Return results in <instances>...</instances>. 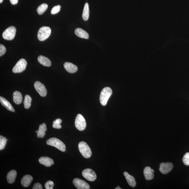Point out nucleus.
I'll return each instance as SVG.
<instances>
[{
    "label": "nucleus",
    "mask_w": 189,
    "mask_h": 189,
    "mask_svg": "<svg viewBox=\"0 0 189 189\" xmlns=\"http://www.w3.org/2000/svg\"><path fill=\"white\" fill-rule=\"evenodd\" d=\"M78 147L82 156L86 158H90L92 155V152L87 143L83 141L80 142Z\"/></svg>",
    "instance_id": "1"
},
{
    "label": "nucleus",
    "mask_w": 189,
    "mask_h": 189,
    "mask_svg": "<svg viewBox=\"0 0 189 189\" xmlns=\"http://www.w3.org/2000/svg\"><path fill=\"white\" fill-rule=\"evenodd\" d=\"M112 94V90L111 88L106 87L102 89L100 97V102L102 105H106L109 99L111 96Z\"/></svg>",
    "instance_id": "2"
},
{
    "label": "nucleus",
    "mask_w": 189,
    "mask_h": 189,
    "mask_svg": "<svg viewBox=\"0 0 189 189\" xmlns=\"http://www.w3.org/2000/svg\"><path fill=\"white\" fill-rule=\"evenodd\" d=\"M46 143L48 145L57 148L61 151L65 152L66 150V147L64 143L57 138H50L47 141Z\"/></svg>",
    "instance_id": "3"
},
{
    "label": "nucleus",
    "mask_w": 189,
    "mask_h": 189,
    "mask_svg": "<svg viewBox=\"0 0 189 189\" xmlns=\"http://www.w3.org/2000/svg\"><path fill=\"white\" fill-rule=\"evenodd\" d=\"M51 29L47 27H43L39 29L38 33V38L39 41H44L50 36Z\"/></svg>",
    "instance_id": "4"
},
{
    "label": "nucleus",
    "mask_w": 189,
    "mask_h": 189,
    "mask_svg": "<svg viewBox=\"0 0 189 189\" xmlns=\"http://www.w3.org/2000/svg\"><path fill=\"white\" fill-rule=\"evenodd\" d=\"M16 29L15 27L11 26L4 32L2 36L4 39L7 40H11L14 39L16 34Z\"/></svg>",
    "instance_id": "5"
},
{
    "label": "nucleus",
    "mask_w": 189,
    "mask_h": 189,
    "mask_svg": "<svg viewBox=\"0 0 189 189\" xmlns=\"http://www.w3.org/2000/svg\"><path fill=\"white\" fill-rule=\"evenodd\" d=\"M75 124L77 129L80 131L84 130L86 127L85 119L83 116L80 114H78L77 115Z\"/></svg>",
    "instance_id": "6"
},
{
    "label": "nucleus",
    "mask_w": 189,
    "mask_h": 189,
    "mask_svg": "<svg viewBox=\"0 0 189 189\" xmlns=\"http://www.w3.org/2000/svg\"><path fill=\"white\" fill-rule=\"evenodd\" d=\"M27 65V61L25 59H20L12 69L13 72L14 73H20L25 70Z\"/></svg>",
    "instance_id": "7"
},
{
    "label": "nucleus",
    "mask_w": 189,
    "mask_h": 189,
    "mask_svg": "<svg viewBox=\"0 0 189 189\" xmlns=\"http://www.w3.org/2000/svg\"><path fill=\"white\" fill-rule=\"evenodd\" d=\"M82 175L86 179L90 181H94L97 178L96 173L90 168H87L83 170Z\"/></svg>",
    "instance_id": "8"
},
{
    "label": "nucleus",
    "mask_w": 189,
    "mask_h": 189,
    "mask_svg": "<svg viewBox=\"0 0 189 189\" xmlns=\"http://www.w3.org/2000/svg\"><path fill=\"white\" fill-rule=\"evenodd\" d=\"M34 87L35 90L42 97L46 96L47 94V91L45 87L43 84L41 83L40 82L37 81L35 82Z\"/></svg>",
    "instance_id": "9"
},
{
    "label": "nucleus",
    "mask_w": 189,
    "mask_h": 189,
    "mask_svg": "<svg viewBox=\"0 0 189 189\" xmlns=\"http://www.w3.org/2000/svg\"><path fill=\"white\" fill-rule=\"evenodd\" d=\"M173 164L171 162H162L160 165V171L162 174L166 175L172 170Z\"/></svg>",
    "instance_id": "10"
},
{
    "label": "nucleus",
    "mask_w": 189,
    "mask_h": 189,
    "mask_svg": "<svg viewBox=\"0 0 189 189\" xmlns=\"http://www.w3.org/2000/svg\"><path fill=\"white\" fill-rule=\"evenodd\" d=\"M73 183L78 189H89V185L87 183L82 179L75 178L73 181Z\"/></svg>",
    "instance_id": "11"
},
{
    "label": "nucleus",
    "mask_w": 189,
    "mask_h": 189,
    "mask_svg": "<svg viewBox=\"0 0 189 189\" xmlns=\"http://www.w3.org/2000/svg\"><path fill=\"white\" fill-rule=\"evenodd\" d=\"M39 162L41 164L46 167H50L54 164V162L52 159L47 157H41L39 160Z\"/></svg>",
    "instance_id": "12"
},
{
    "label": "nucleus",
    "mask_w": 189,
    "mask_h": 189,
    "mask_svg": "<svg viewBox=\"0 0 189 189\" xmlns=\"http://www.w3.org/2000/svg\"><path fill=\"white\" fill-rule=\"evenodd\" d=\"M154 170L151 169L150 167L147 166L144 170V175L145 179L147 180H151L154 177Z\"/></svg>",
    "instance_id": "13"
},
{
    "label": "nucleus",
    "mask_w": 189,
    "mask_h": 189,
    "mask_svg": "<svg viewBox=\"0 0 189 189\" xmlns=\"http://www.w3.org/2000/svg\"><path fill=\"white\" fill-rule=\"evenodd\" d=\"M64 67L65 70L70 73H75L78 70V67L76 65L70 63H65L64 64Z\"/></svg>",
    "instance_id": "14"
},
{
    "label": "nucleus",
    "mask_w": 189,
    "mask_h": 189,
    "mask_svg": "<svg viewBox=\"0 0 189 189\" xmlns=\"http://www.w3.org/2000/svg\"><path fill=\"white\" fill-rule=\"evenodd\" d=\"M123 174L129 185L133 188L135 187L136 185V182L134 177L130 175L126 172H124Z\"/></svg>",
    "instance_id": "15"
},
{
    "label": "nucleus",
    "mask_w": 189,
    "mask_h": 189,
    "mask_svg": "<svg viewBox=\"0 0 189 189\" xmlns=\"http://www.w3.org/2000/svg\"><path fill=\"white\" fill-rule=\"evenodd\" d=\"M0 102H1V104L3 106L6 108L7 110L15 112V110L14 108L13 107L12 105L6 99L2 97L1 96L0 97Z\"/></svg>",
    "instance_id": "16"
},
{
    "label": "nucleus",
    "mask_w": 189,
    "mask_h": 189,
    "mask_svg": "<svg viewBox=\"0 0 189 189\" xmlns=\"http://www.w3.org/2000/svg\"><path fill=\"white\" fill-rule=\"evenodd\" d=\"M75 33L77 36L80 37V38L85 39H88L89 35L85 31L81 29V28H77L75 31Z\"/></svg>",
    "instance_id": "17"
},
{
    "label": "nucleus",
    "mask_w": 189,
    "mask_h": 189,
    "mask_svg": "<svg viewBox=\"0 0 189 189\" xmlns=\"http://www.w3.org/2000/svg\"><path fill=\"white\" fill-rule=\"evenodd\" d=\"M33 180V177L29 175H27L24 176L22 178L21 182L22 186L24 187H28L30 185Z\"/></svg>",
    "instance_id": "18"
},
{
    "label": "nucleus",
    "mask_w": 189,
    "mask_h": 189,
    "mask_svg": "<svg viewBox=\"0 0 189 189\" xmlns=\"http://www.w3.org/2000/svg\"><path fill=\"white\" fill-rule=\"evenodd\" d=\"M47 130V129L45 123H43L40 125L39 126L38 130L37 131V137L41 138H43L45 135V132Z\"/></svg>",
    "instance_id": "19"
},
{
    "label": "nucleus",
    "mask_w": 189,
    "mask_h": 189,
    "mask_svg": "<svg viewBox=\"0 0 189 189\" xmlns=\"http://www.w3.org/2000/svg\"><path fill=\"white\" fill-rule=\"evenodd\" d=\"M38 60L39 62L44 66L50 67L52 63L50 60L44 56H39Z\"/></svg>",
    "instance_id": "20"
},
{
    "label": "nucleus",
    "mask_w": 189,
    "mask_h": 189,
    "mask_svg": "<svg viewBox=\"0 0 189 189\" xmlns=\"http://www.w3.org/2000/svg\"><path fill=\"white\" fill-rule=\"evenodd\" d=\"M17 175L16 170H12L7 173L6 178L7 181L9 184H12L15 180Z\"/></svg>",
    "instance_id": "21"
},
{
    "label": "nucleus",
    "mask_w": 189,
    "mask_h": 189,
    "mask_svg": "<svg viewBox=\"0 0 189 189\" xmlns=\"http://www.w3.org/2000/svg\"><path fill=\"white\" fill-rule=\"evenodd\" d=\"M13 100L17 104H21L22 101V96L21 93L19 91H15L13 93Z\"/></svg>",
    "instance_id": "22"
},
{
    "label": "nucleus",
    "mask_w": 189,
    "mask_h": 189,
    "mask_svg": "<svg viewBox=\"0 0 189 189\" xmlns=\"http://www.w3.org/2000/svg\"><path fill=\"white\" fill-rule=\"evenodd\" d=\"M89 16V4L88 3H86L84 6L83 14H82V18L85 21H87L88 19Z\"/></svg>",
    "instance_id": "23"
},
{
    "label": "nucleus",
    "mask_w": 189,
    "mask_h": 189,
    "mask_svg": "<svg viewBox=\"0 0 189 189\" xmlns=\"http://www.w3.org/2000/svg\"><path fill=\"white\" fill-rule=\"evenodd\" d=\"M32 101V99L29 95H25L24 100V107L26 109H28L31 107Z\"/></svg>",
    "instance_id": "24"
},
{
    "label": "nucleus",
    "mask_w": 189,
    "mask_h": 189,
    "mask_svg": "<svg viewBox=\"0 0 189 189\" xmlns=\"http://www.w3.org/2000/svg\"><path fill=\"white\" fill-rule=\"evenodd\" d=\"M48 6L46 4H42L40 5L37 9V12L39 15H42L47 10Z\"/></svg>",
    "instance_id": "25"
},
{
    "label": "nucleus",
    "mask_w": 189,
    "mask_h": 189,
    "mask_svg": "<svg viewBox=\"0 0 189 189\" xmlns=\"http://www.w3.org/2000/svg\"><path fill=\"white\" fill-rule=\"evenodd\" d=\"M7 140L6 137H4L1 135L0 136V150H1L5 149Z\"/></svg>",
    "instance_id": "26"
},
{
    "label": "nucleus",
    "mask_w": 189,
    "mask_h": 189,
    "mask_svg": "<svg viewBox=\"0 0 189 189\" xmlns=\"http://www.w3.org/2000/svg\"><path fill=\"white\" fill-rule=\"evenodd\" d=\"M62 122V120L60 119H58L54 121L53 123V128L55 129H60L61 128L62 126L61 123Z\"/></svg>",
    "instance_id": "27"
},
{
    "label": "nucleus",
    "mask_w": 189,
    "mask_h": 189,
    "mask_svg": "<svg viewBox=\"0 0 189 189\" xmlns=\"http://www.w3.org/2000/svg\"><path fill=\"white\" fill-rule=\"evenodd\" d=\"M183 162L185 165L189 166V153H185L183 158Z\"/></svg>",
    "instance_id": "28"
},
{
    "label": "nucleus",
    "mask_w": 189,
    "mask_h": 189,
    "mask_svg": "<svg viewBox=\"0 0 189 189\" xmlns=\"http://www.w3.org/2000/svg\"><path fill=\"white\" fill-rule=\"evenodd\" d=\"M61 6L60 5L55 6L53 7L51 11V14H55L58 13L60 10Z\"/></svg>",
    "instance_id": "29"
},
{
    "label": "nucleus",
    "mask_w": 189,
    "mask_h": 189,
    "mask_svg": "<svg viewBox=\"0 0 189 189\" xmlns=\"http://www.w3.org/2000/svg\"><path fill=\"white\" fill-rule=\"evenodd\" d=\"M54 186V183L50 180L47 181L45 185V188L46 189H53Z\"/></svg>",
    "instance_id": "30"
},
{
    "label": "nucleus",
    "mask_w": 189,
    "mask_h": 189,
    "mask_svg": "<svg viewBox=\"0 0 189 189\" xmlns=\"http://www.w3.org/2000/svg\"><path fill=\"white\" fill-rule=\"evenodd\" d=\"M6 50V48L2 44H0V56L1 57L5 54Z\"/></svg>",
    "instance_id": "31"
},
{
    "label": "nucleus",
    "mask_w": 189,
    "mask_h": 189,
    "mask_svg": "<svg viewBox=\"0 0 189 189\" xmlns=\"http://www.w3.org/2000/svg\"><path fill=\"white\" fill-rule=\"evenodd\" d=\"M33 189H42V185L40 183H37L35 184L33 187Z\"/></svg>",
    "instance_id": "32"
},
{
    "label": "nucleus",
    "mask_w": 189,
    "mask_h": 189,
    "mask_svg": "<svg viewBox=\"0 0 189 189\" xmlns=\"http://www.w3.org/2000/svg\"><path fill=\"white\" fill-rule=\"evenodd\" d=\"M10 3L12 5H16L17 4L18 0H10Z\"/></svg>",
    "instance_id": "33"
},
{
    "label": "nucleus",
    "mask_w": 189,
    "mask_h": 189,
    "mask_svg": "<svg viewBox=\"0 0 189 189\" xmlns=\"http://www.w3.org/2000/svg\"><path fill=\"white\" fill-rule=\"evenodd\" d=\"M121 188H120L119 186H118V187H117V188H115V189H121Z\"/></svg>",
    "instance_id": "34"
},
{
    "label": "nucleus",
    "mask_w": 189,
    "mask_h": 189,
    "mask_svg": "<svg viewBox=\"0 0 189 189\" xmlns=\"http://www.w3.org/2000/svg\"><path fill=\"white\" fill-rule=\"evenodd\" d=\"M3 0H0V3H2V2L3 1Z\"/></svg>",
    "instance_id": "35"
}]
</instances>
